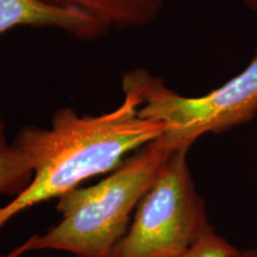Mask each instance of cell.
Segmentation results:
<instances>
[{"label":"cell","mask_w":257,"mask_h":257,"mask_svg":"<svg viewBox=\"0 0 257 257\" xmlns=\"http://www.w3.org/2000/svg\"><path fill=\"white\" fill-rule=\"evenodd\" d=\"M6 144H9L6 142V136H5V124L0 125V149L4 148Z\"/></svg>","instance_id":"8fae6325"},{"label":"cell","mask_w":257,"mask_h":257,"mask_svg":"<svg viewBox=\"0 0 257 257\" xmlns=\"http://www.w3.org/2000/svg\"><path fill=\"white\" fill-rule=\"evenodd\" d=\"M4 124V121H3V118H2V113H0V125Z\"/></svg>","instance_id":"4fadbf2b"},{"label":"cell","mask_w":257,"mask_h":257,"mask_svg":"<svg viewBox=\"0 0 257 257\" xmlns=\"http://www.w3.org/2000/svg\"><path fill=\"white\" fill-rule=\"evenodd\" d=\"M48 5L85 12L110 29H137L160 18L167 0H41Z\"/></svg>","instance_id":"8992f818"},{"label":"cell","mask_w":257,"mask_h":257,"mask_svg":"<svg viewBox=\"0 0 257 257\" xmlns=\"http://www.w3.org/2000/svg\"><path fill=\"white\" fill-rule=\"evenodd\" d=\"M236 249L229 240L212 231L179 257H231Z\"/></svg>","instance_id":"ba28073f"},{"label":"cell","mask_w":257,"mask_h":257,"mask_svg":"<svg viewBox=\"0 0 257 257\" xmlns=\"http://www.w3.org/2000/svg\"><path fill=\"white\" fill-rule=\"evenodd\" d=\"M18 27L54 28L80 38H95L108 31L79 10L56 8L41 0H0V36Z\"/></svg>","instance_id":"5b68a950"},{"label":"cell","mask_w":257,"mask_h":257,"mask_svg":"<svg viewBox=\"0 0 257 257\" xmlns=\"http://www.w3.org/2000/svg\"><path fill=\"white\" fill-rule=\"evenodd\" d=\"M189 150H175L135 211L112 257H179L212 231L195 187Z\"/></svg>","instance_id":"277c9868"},{"label":"cell","mask_w":257,"mask_h":257,"mask_svg":"<svg viewBox=\"0 0 257 257\" xmlns=\"http://www.w3.org/2000/svg\"><path fill=\"white\" fill-rule=\"evenodd\" d=\"M24 253H28V250H27V246H25V243L22 244V245L17 246V248H15L14 250H11V251L6 253V255H3L0 257H22L24 255Z\"/></svg>","instance_id":"9c48e42d"},{"label":"cell","mask_w":257,"mask_h":257,"mask_svg":"<svg viewBox=\"0 0 257 257\" xmlns=\"http://www.w3.org/2000/svg\"><path fill=\"white\" fill-rule=\"evenodd\" d=\"M175 150L160 136L98 184L66 193L56 205L62 219L46 233L25 240L28 252L57 250L75 257H112L138 204Z\"/></svg>","instance_id":"7a4b0ae2"},{"label":"cell","mask_w":257,"mask_h":257,"mask_svg":"<svg viewBox=\"0 0 257 257\" xmlns=\"http://www.w3.org/2000/svg\"><path fill=\"white\" fill-rule=\"evenodd\" d=\"M31 178L30 161L17 144L11 142L0 149V195H17Z\"/></svg>","instance_id":"52a82bcc"},{"label":"cell","mask_w":257,"mask_h":257,"mask_svg":"<svg viewBox=\"0 0 257 257\" xmlns=\"http://www.w3.org/2000/svg\"><path fill=\"white\" fill-rule=\"evenodd\" d=\"M124 100L99 115H79L73 108L57 110L47 127L25 126L12 142L28 156L32 178L23 191L0 207V229L21 212L59 199L86 180L112 172L131 152L166 133L162 123L138 113V93L121 82Z\"/></svg>","instance_id":"6da1fadb"},{"label":"cell","mask_w":257,"mask_h":257,"mask_svg":"<svg viewBox=\"0 0 257 257\" xmlns=\"http://www.w3.org/2000/svg\"><path fill=\"white\" fill-rule=\"evenodd\" d=\"M231 257H257V250H255V249H246V250L236 249Z\"/></svg>","instance_id":"30bf717a"},{"label":"cell","mask_w":257,"mask_h":257,"mask_svg":"<svg viewBox=\"0 0 257 257\" xmlns=\"http://www.w3.org/2000/svg\"><path fill=\"white\" fill-rule=\"evenodd\" d=\"M245 5L253 11H257V0H244Z\"/></svg>","instance_id":"7c38bea8"},{"label":"cell","mask_w":257,"mask_h":257,"mask_svg":"<svg viewBox=\"0 0 257 257\" xmlns=\"http://www.w3.org/2000/svg\"><path fill=\"white\" fill-rule=\"evenodd\" d=\"M121 82L138 93L141 117L165 124L167 142L176 150H189L204 135L224 133L257 117V47L242 72L200 96L179 94L144 69L126 72Z\"/></svg>","instance_id":"3957f363"}]
</instances>
